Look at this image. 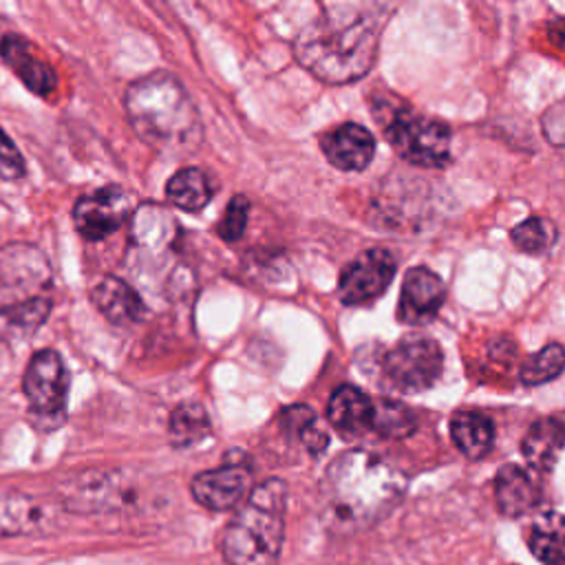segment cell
I'll return each mask as SVG.
<instances>
[{
    "instance_id": "6da1fadb",
    "label": "cell",
    "mask_w": 565,
    "mask_h": 565,
    "mask_svg": "<svg viewBox=\"0 0 565 565\" xmlns=\"http://www.w3.org/2000/svg\"><path fill=\"white\" fill-rule=\"evenodd\" d=\"M380 7L322 4L296 35L294 55L324 84H349L369 73L380 46Z\"/></svg>"
},
{
    "instance_id": "7a4b0ae2",
    "label": "cell",
    "mask_w": 565,
    "mask_h": 565,
    "mask_svg": "<svg viewBox=\"0 0 565 565\" xmlns=\"http://www.w3.org/2000/svg\"><path fill=\"white\" fill-rule=\"evenodd\" d=\"M404 488L402 472L382 457L360 448L347 450L322 477L324 523L342 534L366 530L397 505Z\"/></svg>"
},
{
    "instance_id": "3957f363",
    "label": "cell",
    "mask_w": 565,
    "mask_h": 565,
    "mask_svg": "<svg viewBox=\"0 0 565 565\" xmlns=\"http://www.w3.org/2000/svg\"><path fill=\"white\" fill-rule=\"evenodd\" d=\"M124 110L135 135L159 152L192 150L201 139L199 110L185 86L168 71L130 82Z\"/></svg>"
},
{
    "instance_id": "277c9868",
    "label": "cell",
    "mask_w": 565,
    "mask_h": 565,
    "mask_svg": "<svg viewBox=\"0 0 565 565\" xmlns=\"http://www.w3.org/2000/svg\"><path fill=\"white\" fill-rule=\"evenodd\" d=\"M287 486L265 479L249 490L238 512L227 523L221 550L227 565H276L285 539Z\"/></svg>"
},
{
    "instance_id": "5b68a950",
    "label": "cell",
    "mask_w": 565,
    "mask_h": 565,
    "mask_svg": "<svg viewBox=\"0 0 565 565\" xmlns=\"http://www.w3.org/2000/svg\"><path fill=\"white\" fill-rule=\"evenodd\" d=\"M371 110L382 124L386 141L402 159L419 168L450 163V128L441 119L415 113L402 99L384 93H377Z\"/></svg>"
},
{
    "instance_id": "8992f818",
    "label": "cell",
    "mask_w": 565,
    "mask_h": 565,
    "mask_svg": "<svg viewBox=\"0 0 565 565\" xmlns=\"http://www.w3.org/2000/svg\"><path fill=\"white\" fill-rule=\"evenodd\" d=\"M22 393L29 402L31 415H35L38 428H42L44 422L49 428H55L64 422L68 371L57 351L42 349L29 360L22 377Z\"/></svg>"
},
{
    "instance_id": "52a82bcc",
    "label": "cell",
    "mask_w": 565,
    "mask_h": 565,
    "mask_svg": "<svg viewBox=\"0 0 565 565\" xmlns=\"http://www.w3.org/2000/svg\"><path fill=\"white\" fill-rule=\"evenodd\" d=\"M382 371L402 393L428 391L444 371L441 347L426 335H406L384 353Z\"/></svg>"
},
{
    "instance_id": "ba28073f",
    "label": "cell",
    "mask_w": 565,
    "mask_h": 565,
    "mask_svg": "<svg viewBox=\"0 0 565 565\" xmlns=\"http://www.w3.org/2000/svg\"><path fill=\"white\" fill-rule=\"evenodd\" d=\"M395 276V256L384 247H371L355 256L338 280L342 305L358 307L380 298Z\"/></svg>"
},
{
    "instance_id": "9c48e42d",
    "label": "cell",
    "mask_w": 565,
    "mask_h": 565,
    "mask_svg": "<svg viewBox=\"0 0 565 565\" xmlns=\"http://www.w3.org/2000/svg\"><path fill=\"white\" fill-rule=\"evenodd\" d=\"M128 216H132V199L119 185H104L86 192L73 205V223L88 241L115 234Z\"/></svg>"
},
{
    "instance_id": "30bf717a",
    "label": "cell",
    "mask_w": 565,
    "mask_h": 565,
    "mask_svg": "<svg viewBox=\"0 0 565 565\" xmlns=\"http://www.w3.org/2000/svg\"><path fill=\"white\" fill-rule=\"evenodd\" d=\"M132 486L121 472H84L64 486V505L79 514L117 512L130 503Z\"/></svg>"
},
{
    "instance_id": "8fae6325",
    "label": "cell",
    "mask_w": 565,
    "mask_h": 565,
    "mask_svg": "<svg viewBox=\"0 0 565 565\" xmlns=\"http://www.w3.org/2000/svg\"><path fill=\"white\" fill-rule=\"evenodd\" d=\"M249 486L252 468L245 461H227L199 472L190 483V492L199 505L212 512H225L245 501Z\"/></svg>"
},
{
    "instance_id": "7c38bea8",
    "label": "cell",
    "mask_w": 565,
    "mask_h": 565,
    "mask_svg": "<svg viewBox=\"0 0 565 565\" xmlns=\"http://www.w3.org/2000/svg\"><path fill=\"white\" fill-rule=\"evenodd\" d=\"M444 300H446L444 280L433 269L419 265L404 274L395 316L402 324L419 327L430 322L439 313Z\"/></svg>"
},
{
    "instance_id": "4fadbf2b",
    "label": "cell",
    "mask_w": 565,
    "mask_h": 565,
    "mask_svg": "<svg viewBox=\"0 0 565 565\" xmlns=\"http://www.w3.org/2000/svg\"><path fill=\"white\" fill-rule=\"evenodd\" d=\"M0 60L13 71V75L31 93L46 97L55 90L57 86L55 68L20 33H7L0 38Z\"/></svg>"
},
{
    "instance_id": "5bb4252c",
    "label": "cell",
    "mask_w": 565,
    "mask_h": 565,
    "mask_svg": "<svg viewBox=\"0 0 565 565\" xmlns=\"http://www.w3.org/2000/svg\"><path fill=\"white\" fill-rule=\"evenodd\" d=\"M320 150L338 170L360 172L371 163L375 154V139L364 126L349 121L322 135Z\"/></svg>"
},
{
    "instance_id": "9a60e30c",
    "label": "cell",
    "mask_w": 565,
    "mask_h": 565,
    "mask_svg": "<svg viewBox=\"0 0 565 565\" xmlns=\"http://www.w3.org/2000/svg\"><path fill=\"white\" fill-rule=\"evenodd\" d=\"M88 298L93 307L117 327L139 324L148 313V307L135 291V287L117 276L102 278L95 287H90Z\"/></svg>"
},
{
    "instance_id": "2e32d148",
    "label": "cell",
    "mask_w": 565,
    "mask_h": 565,
    "mask_svg": "<svg viewBox=\"0 0 565 565\" xmlns=\"http://www.w3.org/2000/svg\"><path fill=\"white\" fill-rule=\"evenodd\" d=\"M565 448V417L563 415H547L536 419L523 441H521V452L525 461L536 470V472H550L561 452Z\"/></svg>"
},
{
    "instance_id": "e0dca14e",
    "label": "cell",
    "mask_w": 565,
    "mask_h": 565,
    "mask_svg": "<svg viewBox=\"0 0 565 565\" xmlns=\"http://www.w3.org/2000/svg\"><path fill=\"white\" fill-rule=\"evenodd\" d=\"M539 497H541L539 486L525 468L516 463H505L497 470L494 499L501 514L510 519L523 516L536 508Z\"/></svg>"
},
{
    "instance_id": "ac0fdd59",
    "label": "cell",
    "mask_w": 565,
    "mask_h": 565,
    "mask_svg": "<svg viewBox=\"0 0 565 565\" xmlns=\"http://www.w3.org/2000/svg\"><path fill=\"white\" fill-rule=\"evenodd\" d=\"M371 417L373 399L351 384L338 386L329 397L327 419L342 437H353L364 430H371Z\"/></svg>"
},
{
    "instance_id": "d6986e66",
    "label": "cell",
    "mask_w": 565,
    "mask_h": 565,
    "mask_svg": "<svg viewBox=\"0 0 565 565\" xmlns=\"http://www.w3.org/2000/svg\"><path fill=\"white\" fill-rule=\"evenodd\" d=\"M450 437L463 457L481 459L494 446V426L477 411H457L450 417Z\"/></svg>"
},
{
    "instance_id": "ffe728a7",
    "label": "cell",
    "mask_w": 565,
    "mask_h": 565,
    "mask_svg": "<svg viewBox=\"0 0 565 565\" xmlns=\"http://www.w3.org/2000/svg\"><path fill=\"white\" fill-rule=\"evenodd\" d=\"M527 547L545 565H565V514L541 512L530 525Z\"/></svg>"
},
{
    "instance_id": "44dd1931",
    "label": "cell",
    "mask_w": 565,
    "mask_h": 565,
    "mask_svg": "<svg viewBox=\"0 0 565 565\" xmlns=\"http://www.w3.org/2000/svg\"><path fill=\"white\" fill-rule=\"evenodd\" d=\"M216 188L210 179L207 172H203L201 168L188 166L177 170L170 181L166 183V196L168 201L185 212H199L203 210L212 196H214Z\"/></svg>"
},
{
    "instance_id": "7402d4cb",
    "label": "cell",
    "mask_w": 565,
    "mask_h": 565,
    "mask_svg": "<svg viewBox=\"0 0 565 565\" xmlns=\"http://www.w3.org/2000/svg\"><path fill=\"white\" fill-rule=\"evenodd\" d=\"M0 274L7 285L31 287L49 278V265L40 249L33 245H7L0 249Z\"/></svg>"
},
{
    "instance_id": "603a6c76",
    "label": "cell",
    "mask_w": 565,
    "mask_h": 565,
    "mask_svg": "<svg viewBox=\"0 0 565 565\" xmlns=\"http://www.w3.org/2000/svg\"><path fill=\"white\" fill-rule=\"evenodd\" d=\"M210 415L199 402L179 404L168 419V437L174 448H190L210 435Z\"/></svg>"
},
{
    "instance_id": "cb8c5ba5",
    "label": "cell",
    "mask_w": 565,
    "mask_h": 565,
    "mask_svg": "<svg viewBox=\"0 0 565 565\" xmlns=\"http://www.w3.org/2000/svg\"><path fill=\"white\" fill-rule=\"evenodd\" d=\"M49 313H51V300L42 296L0 307V333L26 338L46 322Z\"/></svg>"
},
{
    "instance_id": "d4e9b609",
    "label": "cell",
    "mask_w": 565,
    "mask_h": 565,
    "mask_svg": "<svg viewBox=\"0 0 565 565\" xmlns=\"http://www.w3.org/2000/svg\"><path fill=\"white\" fill-rule=\"evenodd\" d=\"M42 523V508L24 494H0V536L29 534Z\"/></svg>"
},
{
    "instance_id": "484cf974",
    "label": "cell",
    "mask_w": 565,
    "mask_h": 565,
    "mask_svg": "<svg viewBox=\"0 0 565 565\" xmlns=\"http://www.w3.org/2000/svg\"><path fill=\"white\" fill-rule=\"evenodd\" d=\"M417 422L411 408L397 399L382 397L373 402V417H371V430H375L382 437L388 439H402L408 437L415 430Z\"/></svg>"
},
{
    "instance_id": "4316f807",
    "label": "cell",
    "mask_w": 565,
    "mask_h": 565,
    "mask_svg": "<svg viewBox=\"0 0 565 565\" xmlns=\"http://www.w3.org/2000/svg\"><path fill=\"white\" fill-rule=\"evenodd\" d=\"M563 371H565V347L558 342H550L521 364L519 380L525 386H539L558 377Z\"/></svg>"
},
{
    "instance_id": "83f0119b",
    "label": "cell",
    "mask_w": 565,
    "mask_h": 565,
    "mask_svg": "<svg viewBox=\"0 0 565 565\" xmlns=\"http://www.w3.org/2000/svg\"><path fill=\"white\" fill-rule=\"evenodd\" d=\"M556 227L543 216H530L512 227L510 238L523 254H545L556 243Z\"/></svg>"
},
{
    "instance_id": "f1b7e54d",
    "label": "cell",
    "mask_w": 565,
    "mask_h": 565,
    "mask_svg": "<svg viewBox=\"0 0 565 565\" xmlns=\"http://www.w3.org/2000/svg\"><path fill=\"white\" fill-rule=\"evenodd\" d=\"M247 218H249V201L245 194H234L221 216V221L216 223V234L232 243L238 241L247 227Z\"/></svg>"
},
{
    "instance_id": "f546056e",
    "label": "cell",
    "mask_w": 565,
    "mask_h": 565,
    "mask_svg": "<svg viewBox=\"0 0 565 565\" xmlns=\"http://www.w3.org/2000/svg\"><path fill=\"white\" fill-rule=\"evenodd\" d=\"M26 172V163L18 146L11 137L0 128V179L2 181H18Z\"/></svg>"
},
{
    "instance_id": "4dcf8cb0",
    "label": "cell",
    "mask_w": 565,
    "mask_h": 565,
    "mask_svg": "<svg viewBox=\"0 0 565 565\" xmlns=\"http://www.w3.org/2000/svg\"><path fill=\"white\" fill-rule=\"evenodd\" d=\"M543 132L554 146H565V99L552 104L543 115Z\"/></svg>"
},
{
    "instance_id": "1f68e13d",
    "label": "cell",
    "mask_w": 565,
    "mask_h": 565,
    "mask_svg": "<svg viewBox=\"0 0 565 565\" xmlns=\"http://www.w3.org/2000/svg\"><path fill=\"white\" fill-rule=\"evenodd\" d=\"M558 42H561V44H565V40H558Z\"/></svg>"
}]
</instances>
